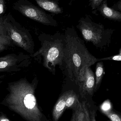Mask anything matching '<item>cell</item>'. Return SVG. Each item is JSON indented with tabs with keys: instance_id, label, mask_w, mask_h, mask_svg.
<instances>
[{
	"instance_id": "cell-1",
	"label": "cell",
	"mask_w": 121,
	"mask_h": 121,
	"mask_svg": "<svg viewBox=\"0 0 121 121\" xmlns=\"http://www.w3.org/2000/svg\"><path fill=\"white\" fill-rule=\"evenodd\" d=\"M37 78L31 82L23 78L8 83V94L0 104L8 107L26 121H44L45 116L38 104L35 95Z\"/></svg>"
},
{
	"instance_id": "cell-2",
	"label": "cell",
	"mask_w": 121,
	"mask_h": 121,
	"mask_svg": "<svg viewBox=\"0 0 121 121\" xmlns=\"http://www.w3.org/2000/svg\"><path fill=\"white\" fill-rule=\"evenodd\" d=\"M64 63L70 80L77 85L79 74L85 65L90 67L97 62V58L87 50L84 40L73 28L67 29L64 35Z\"/></svg>"
},
{
	"instance_id": "cell-3",
	"label": "cell",
	"mask_w": 121,
	"mask_h": 121,
	"mask_svg": "<svg viewBox=\"0 0 121 121\" xmlns=\"http://www.w3.org/2000/svg\"><path fill=\"white\" fill-rule=\"evenodd\" d=\"M38 39L40 47L30 56L38 62L42 59L43 66L55 75L57 65L62 69L64 65V35L57 33L52 35L43 33L39 35Z\"/></svg>"
},
{
	"instance_id": "cell-4",
	"label": "cell",
	"mask_w": 121,
	"mask_h": 121,
	"mask_svg": "<svg viewBox=\"0 0 121 121\" xmlns=\"http://www.w3.org/2000/svg\"><path fill=\"white\" fill-rule=\"evenodd\" d=\"M3 23L13 44L30 55H32L35 52V43L29 30L16 21L10 13L4 16Z\"/></svg>"
},
{
	"instance_id": "cell-5",
	"label": "cell",
	"mask_w": 121,
	"mask_h": 121,
	"mask_svg": "<svg viewBox=\"0 0 121 121\" xmlns=\"http://www.w3.org/2000/svg\"><path fill=\"white\" fill-rule=\"evenodd\" d=\"M77 27L86 42H91L97 48L109 46L113 33L112 30H106L103 26L87 19H81Z\"/></svg>"
},
{
	"instance_id": "cell-6",
	"label": "cell",
	"mask_w": 121,
	"mask_h": 121,
	"mask_svg": "<svg viewBox=\"0 0 121 121\" xmlns=\"http://www.w3.org/2000/svg\"><path fill=\"white\" fill-rule=\"evenodd\" d=\"M13 8L26 17L43 25H57L56 22L51 16L28 0H18L14 3Z\"/></svg>"
},
{
	"instance_id": "cell-7",
	"label": "cell",
	"mask_w": 121,
	"mask_h": 121,
	"mask_svg": "<svg viewBox=\"0 0 121 121\" xmlns=\"http://www.w3.org/2000/svg\"><path fill=\"white\" fill-rule=\"evenodd\" d=\"M32 58L30 55L22 52L8 54L0 57V73L19 72L29 67Z\"/></svg>"
},
{
	"instance_id": "cell-8",
	"label": "cell",
	"mask_w": 121,
	"mask_h": 121,
	"mask_svg": "<svg viewBox=\"0 0 121 121\" xmlns=\"http://www.w3.org/2000/svg\"><path fill=\"white\" fill-rule=\"evenodd\" d=\"M77 85L81 97L92 95L94 92L95 77L94 73L89 65L82 68L79 74Z\"/></svg>"
},
{
	"instance_id": "cell-9",
	"label": "cell",
	"mask_w": 121,
	"mask_h": 121,
	"mask_svg": "<svg viewBox=\"0 0 121 121\" xmlns=\"http://www.w3.org/2000/svg\"><path fill=\"white\" fill-rule=\"evenodd\" d=\"M69 91L65 92L59 98L54 107L52 112V117L54 121H58L63 112L65 110L66 101Z\"/></svg>"
},
{
	"instance_id": "cell-10",
	"label": "cell",
	"mask_w": 121,
	"mask_h": 121,
	"mask_svg": "<svg viewBox=\"0 0 121 121\" xmlns=\"http://www.w3.org/2000/svg\"><path fill=\"white\" fill-rule=\"evenodd\" d=\"M99 8L102 15L105 17L113 20L121 21V12L109 8L108 6L106 1H104Z\"/></svg>"
},
{
	"instance_id": "cell-11",
	"label": "cell",
	"mask_w": 121,
	"mask_h": 121,
	"mask_svg": "<svg viewBox=\"0 0 121 121\" xmlns=\"http://www.w3.org/2000/svg\"><path fill=\"white\" fill-rule=\"evenodd\" d=\"M40 7L45 10L55 14L61 13L62 9L53 0H35Z\"/></svg>"
},
{
	"instance_id": "cell-12",
	"label": "cell",
	"mask_w": 121,
	"mask_h": 121,
	"mask_svg": "<svg viewBox=\"0 0 121 121\" xmlns=\"http://www.w3.org/2000/svg\"><path fill=\"white\" fill-rule=\"evenodd\" d=\"M71 121H90V114L84 102L74 111Z\"/></svg>"
},
{
	"instance_id": "cell-13",
	"label": "cell",
	"mask_w": 121,
	"mask_h": 121,
	"mask_svg": "<svg viewBox=\"0 0 121 121\" xmlns=\"http://www.w3.org/2000/svg\"><path fill=\"white\" fill-rule=\"evenodd\" d=\"M81 104L76 94L72 90H69L66 99L65 110L71 109L75 111Z\"/></svg>"
},
{
	"instance_id": "cell-14",
	"label": "cell",
	"mask_w": 121,
	"mask_h": 121,
	"mask_svg": "<svg viewBox=\"0 0 121 121\" xmlns=\"http://www.w3.org/2000/svg\"><path fill=\"white\" fill-rule=\"evenodd\" d=\"M96 77L95 78V86L94 92H96L101 84L103 77L104 75V68L103 62L100 61L97 63L96 68Z\"/></svg>"
},
{
	"instance_id": "cell-15",
	"label": "cell",
	"mask_w": 121,
	"mask_h": 121,
	"mask_svg": "<svg viewBox=\"0 0 121 121\" xmlns=\"http://www.w3.org/2000/svg\"><path fill=\"white\" fill-rule=\"evenodd\" d=\"M12 44L11 39L7 35L0 34V52L7 50Z\"/></svg>"
},
{
	"instance_id": "cell-16",
	"label": "cell",
	"mask_w": 121,
	"mask_h": 121,
	"mask_svg": "<svg viewBox=\"0 0 121 121\" xmlns=\"http://www.w3.org/2000/svg\"><path fill=\"white\" fill-rule=\"evenodd\" d=\"M104 113L109 119L111 121H121L120 116L114 112L108 111L104 112Z\"/></svg>"
},
{
	"instance_id": "cell-17",
	"label": "cell",
	"mask_w": 121,
	"mask_h": 121,
	"mask_svg": "<svg viewBox=\"0 0 121 121\" xmlns=\"http://www.w3.org/2000/svg\"><path fill=\"white\" fill-rule=\"evenodd\" d=\"M114 60L116 61H121V48L119 50V54L114 56H111L109 57L102 58V59H97V61H101V60Z\"/></svg>"
},
{
	"instance_id": "cell-18",
	"label": "cell",
	"mask_w": 121,
	"mask_h": 121,
	"mask_svg": "<svg viewBox=\"0 0 121 121\" xmlns=\"http://www.w3.org/2000/svg\"><path fill=\"white\" fill-rule=\"evenodd\" d=\"M104 0H90V5L92 9L97 8L100 6Z\"/></svg>"
},
{
	"instance_id": "cell-19",
	"label": "cell",
	"mask_w": 121,
	"mask_h": 121,
	"mask_svg": "<svg viewBox=\"0 0 121 121\" xmlns=\"http://www.w3.org/2000/svg\"><path fill=\"white\" fill-rule=\"evenodd\" d=\"M4 17H0V34L7 35V32L3 23Z\"/></svg>"
},
{
	"instance_id": "cell-20",
	"label": "cell",
	"mask_w": 121,
	"mask_h": 121,
	"mask_svg": "<svg viewBox=\"0 0 121 121\" xmlns=\"http://www.w3.org/2000/svg\"><path fill=\"white\" fill-rule=\"evenodd\" d=\"M5 9V0H0V17L4 13Z\"/></svg>"
},
{
	"instance_id": "cell-21",
	"label": "cell",
	"mask_w": 121,
	"mask_h": 121,
	"mask_svg": "<svg viewBox=\"0 0 121 121\" xmlns=\"http://www.w3.org/2000/svg\"><path fill=\"white\" fill-rule=\"evenodd\" d=\"M0 121H10L5 114L0 110Z\"/></svg>"
},
{
	"instance_id": "cell-22",
	"label": "cell",
	"mask_w": 121,
	"mask_h": 121,
	"mask_svg": "<svg viewBox=\"0 0 121 121\" xmlns=\"http://www.w3.org/2000/svg\"><path fill=\"white\" fill-rule=\"evenodd\" d=\"M90 121H96L95 119V112L94 111H91L90 114Z\"/></svg>"
},
{
	"instance_id": "cell-23",
	"label": "cell",
	"mask_w": 121,
	"mask_h": 121,
	"mask_svg": "<svg viewBox=\"0 0 121 121\" xmlns=\"http://www.w3.org/2000/svg\"><path fill=\"white\" fill-rule=\"evenodd\" d=\"M5 75H0V85L2 83V82H3V81L1 80L2 79H3L5 78Z\"/></svg>"
}]
</instances>
